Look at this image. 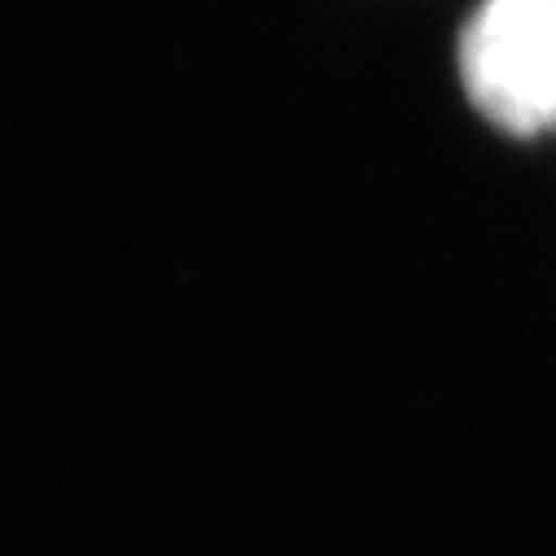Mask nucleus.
Listing matches in <instances>:
<instances>
[{
  "mask_svg": "<svg viewBox=\"0 0 556 556\" xmlns=\"http://www.w3.org/2000/svg\"><path fill=\"white\" fill-rule=\"evenodd\" d=\"M456 75L473 114L513 136L556 131V0H478L456 40Z\"/></svg>",
  "mask_w": 556,
  "mask_h": 556,
  "instance_id": "1",
  "label": "nucleus"
}]
</instances>
